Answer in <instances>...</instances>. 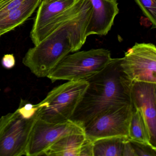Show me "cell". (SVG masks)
Returning a JSON list of instances; mask_svg holds the SVG:
<instances>
[{"label":"cell","mask_w":156,"mask_h":156,"mask_svg":"<svg viewBox=\"0 0 156 156\" xmlns=\"http://www.w3.org/2000/svg\"><path fill=\"white\" fill-rule=\"evenodd\" d=\"M122 156H137L129 139L124 144Z\"/></svg>","instance_id":"cell-21"},{"label":"cell","mask_w":156,"mask_h":156,"mask_svg":"<svg viewBox=\"0 0 156 156\" xmlns=\"http://www.w3.org/2000/svg\"><path fill=\"white\" fill-rule=\"evenodd\" d=\"M144 15L151 23L152 29L156 27V0H135Z\"/></svg>","instance_id":"cell-16"},{"label":"cell","mask_w":156,"mask_h":156,"mask_svg":"<svg viewBox=\"0 0 156 156\" xmlns=\"http://www.w3.org/2000/svg\"><path fill=\"white\" fill-rule=\"evenodd\" d=\"M131 98L133 105L142 110L149 131L151 143L156 147V83L132 82Z\"/></svg>","instance_id":"cell-9"},{"label":"cell","mask_w":156,"mask_h":156,"mask_svg":"<svg viewBox=\"0 0 156 156\" xmlns=\"http://www.w3.org/2000/svg\"><path fill=\"white\" fill-rule=\"evenodd\" d=\"M42 0H26L16 9L0 17V37L24 23L32 16Z\"/></svg>","instance_id":"cell-12"},{"label":"cell","mask_w":156,"mask_h":156,"mask_svg":"<svg viewBox=\"0 0 156 156\" xmlns=\"http://www.w3.org/2000/svg\"><path fill=\"white\" fill-rule=\"evenodd\" d=\"M120 66L133 82L156 83V47L151 43H137L121 58Z\"/></svg>","instance_id":"cell-7"},{"label":"cell","mask_w":156,"mask_h":156,"mask_svg":"<svg viewBox=\"0 0 156 156\" xmlns=\"http://www.w3.org/2000/svg\"><path fill=\"white\" fill-rule=\"evenodd\" d=\"M86 140L85 133L66 135L51 145L43 156H80L81 148Z\"/></svg>","instance_id":"cell-13"},{"label":"cell","mask_w":156,"mask_h":156,"mask_svg":"<svg viewBox=\"0 0 156 156\" xmlns=\"http://www.w3.org/2000/svg\"><path fill=\"white\" fill-rule=\"evenodd\" d=\"M16 64L15 56L13 54H8L5 55L2 59V65L6 69H11Z\"/></svg>","instance_id":"cell-19"},{"label":"cell","mask_w":156,"mask_h":156,"mask_svg":"<svg viewBox=\"0 0 156 156\" xmlns=\"http://www.w3.org/2000/svg\"><path fill=\"white\" fill-rule=\"evenodd\" d=\"M129 140L137 156H156V147L151 144Z\"/></svg>","instance_id":"cell-17"},{"label":"cell","mask_w":156,"mask_h":156,"mask_svg":"<svg viewBox=\"0 0 156 156\" xmlns=\"http://www.w3.org/2000/svg\"><path fill=\"white\" fill-rule=\"evenodd\" d=\"M88 85L87 81H68L55 87L36 105L38 118L53 123L70 120Z\"/></svg>","instance_id":"cell-4"},{"label":"cell","mask_w":156,"mask_h":156,"mask_svg":"<svg viewBox=\"0 0 156 156\" xmlns=\"http://www.w3.org/2000/svg\"><path fill=\"white\" fill-rule=\"evenodd\" d=\"M128 138L133 141L151 144L149 131L144 114L140 108L132 104Z\"/></svg>","instance_id":"cell-14"},{"label":"cell","mask_w":156,"mask_h":156,"mask_svg":"<svg viewBox=\"0 0 156 156\" xmlns=\"http://www.w3.org/2000/svg\"><path fill=\"white\" fill-rule=\"evenodd\" d=\"M75 0H52L48 2L41 1L38 7L34 23L30 32L33 39L53 19L71 7Z\"/></svg>","instance_id":"cell-11"},{"label":"cell","mask_w":156,"mask_h":156,"mask_svg":"<svg viewBox=\"0 0 156 156\" xmlns=\"http://www.w3.org/2000/svg\"><path fill=\"white\" fill-rule=\"evenodd\" d=\"M74 133H85L84 129L72 120L53 123L38 118L33 127L25 156H43L45 151L59 139Z\"/></svg>","instance_id":"cell-8"},{"label":"cell","mask_w":156,"mask_h":156,"mask_svg":"<svg viewBox=\"0 0 156 156\" xmlns=\"http://www.w3.org/2000/svg\"><path fill=\"white\" fill-rule=\"evenodd\" d=\"M94 143L86 138L85 141L82 146L80 156H93Z\"/></svg>","instance_id":"cell-20"},{"label":"cell","mask_w":156,"mask_h":156,"mask_svg":"<svg viewBox=\"0 0 156 156\" xmlns=\"http://www.w3.org/2000/svg\"><path fill=\"white\" fill-rule=\"evenodd\" d=\"M92 11L89 0H75L40 31L39 37L44 39L28 50L23 65L37 77H47L66 56L84 44Z\"/></svg>","instance_id":"cell-1"},{"label":"cell","mask_w":156,"mask_h":156,"mask_svg":"<svg viewBox=\"0 0 156 156\" xmlns=\"http://www.w3.org/2000/svg\"><path fill=\"white\" fill-rule=\"evenodd\" d=\"M93 8L87 30V37L91 35H106L111 30L119 12L117 0H89Z\"/></svg>","instance_id":"cell-10"},{"label":"cell","mask_w":156,"mask_h":156,"mask_svg":"<svg viewBox=\"0 0 156 156\" xmlns=\"http://www.w3.org/2000/svg\"><path fill=\"white\" fill-rule=\"evenodd\" d=\"M111 59L110 51L102 48L76 51L66 56L47 77L52 83L86 81L103 70Z\"/></svg>","instance_id":"cell-5"},{"label":"cell","mask_w":156,"mask_h":156,"mask_svg":"<svg viewBox=\"0 0 156 156\" xmlns=\"http://www.w3.org/2000/svg\"><path fill=\"white\" fill-rule=\"evenodd\" d=\"M126 137L104 138L93 142V156H122Z\"/></svg>","instance_id":"cell-15"},{"label":"cell","mask_w":156,"mask_h":156,"mask_svg":"<svg viewBox=\"0 0 156 156\" xmlns=\"http://www.w3.org/2000/svg\"><path fill=\"white\" fill-rule=\"evenodd\" d=\"M52 0H42V1L44 2H48L51 1Z\"/></svg>","instance_id":"cell-22"},{"label":"cell","mask_w":156,"mask_h":156,"mask_svg":"<svg viewBox=\"0 0 156 156\" xmlns=\"http://www.w3.org/2000/svg\"><path fill=\"white\" fill-rule=\"evenodd\" d=\"M121 58H112L99 73L86 80L88 85L70 120L84 128L112 108L131 104L132 82L120 66Z\"/></svg>","instance_id":"cell-2"},{"label":"cell","mask_w":156,"mask_h":156,"mask_svg":"<svg viewBox=\"0 0 156 156\" xmlns=\"http://www.w3.org/2000/svg\"><path fill=\"white\" fill-rule=\"evenodd\" d=\"M131 109L132 103L112 108L100 114L84 128L87 138L94 142L110 137L128 138Z\"/></svg>","instance_id":"cell-6"},{"label":"cell","mask_w":156,"mask_h":156,"mask_svg":"<svg viewBox=\"0 0 156 156\" xmlns=\"http://www.w3.org/2000/svg\"><path fill=\"white\" fill-rule=\"evenodd\" d=\"M36 105L21 99L19 108L0 117V156H25L34 125L38 118Z\"/></svg>","instance_id":"cell-3"},{"label":"cell","mask_w":156,"mask_h":156,"mask_svg":"<svg viewBox=\"0 0 156 156\" xmlns=\"http://www.w3.org/2000/svg\"><path fill=\"white\" fill-rule=\"evenodd\" d=\"M26 0H0V17L16 9Z\"/></svg>","instance_id":"cell-18"}]
</instances>
